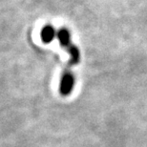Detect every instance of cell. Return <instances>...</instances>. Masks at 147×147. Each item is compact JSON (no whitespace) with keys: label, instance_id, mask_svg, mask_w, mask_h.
<instances>
[{"label":"cell","instance_id":"obj_3","mask_svg":"<svg viewBox=\"0 0 147 147\" xmlns=\"http://www.w3.org/2000/svg\"><path fill=\"white\" fill-rule=\"evenodd\" d=\"M57 32H55L54 27H52L51 25H47L41 30L40 36L44 43H51L57 36Z\"/></svg>","mask_w":147,"mask_h":147},{"label":"cell","instance_id":"obj_1","mask_svg":"<svg viewBox=\"0 0 147 147\" xmlns=\"http://www.w3.org/2000/svg\"><path fill=\"white\" fill-rule=\"evenodd\" d=\"M75 87V76L71 72L63 73L59 83V92L61 96H69Z\"/></svg>","mask_w":147,"mask_h":147},{"label":"cell","instance_id":"obj_4","mask_svg":"<svg viewBox=\"0 0 147 147\" xmlns=\"http://www.w3.org/2000/svg\"><path fill=\"white\" fill-rule=\"evenodd\" d=\"M67 51L69 53L70 64L71 65H76V64L79 63V61H80V51H79L78 47L72 44L71 46L68 47Z\"/></svg>","mask_w":147,"mask_h":147},{"label":"cell","instance_id":"obj_2","mask_svg":"<svg viewBox=\"0 0 147 147\" xmlns=\"http://www.w3.org/2000/svg\"><path fill=\"white\" fill-rule=\"evenodd\" d=\"M57 38L62 48L68 49V47L72 45L71 44V34H70L68 29H66V28L59 29V30L57 31Z\"/></svg>","mask_w":147,"mask_h":147}]
</instances>
